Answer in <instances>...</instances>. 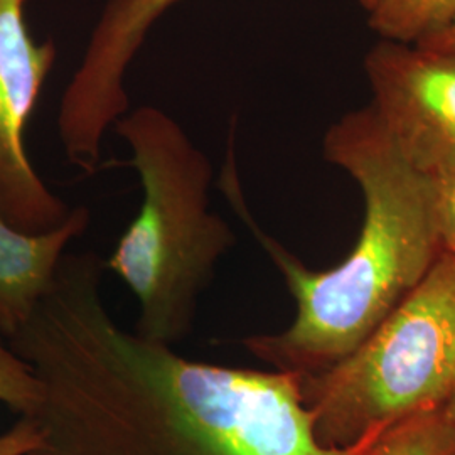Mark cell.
Listing matches in <instances>:
<instances>
[{
    "label": "cell",
    "instance_id": "obj_1",
    "mask_svg": "<svg viewBox=\"0 0 455 455\" xmlns=\"http://www.w3.org/2000/svg\"><path fill=\"white\" fill-rule=\"evenodd\" d=\"M105 261L66 253L7 338L39 383L29 455H366L387 428L325 447L300 374L228 368L129 332L101 295Z\"/></svg>",
    "mask_w": 455,
    "mask_h": 455
},
{
    "label": "cell",
    "instance_id": "obj_2",
    "mask_svg": "<svg viewBox=\"0 0 455 455\" xmlns=\"http://www.w3.org/2000/svg\"><path fill=\"white\" fill-rule=\"evenodd\" d=\"M323 147L325 159L356 180L364 199L358 242L329 270H310L259 227L240 184L233 127L218 180L297 304L285 331L244 338V349L274 370L300 376L323 373L353 355L442 253L430 182L402 156L370 107L331 125Z\"/></svg>",
    "mask_w": 455,
    "mask_h": 455
},
{
    "label": "cell",
    "instance_id": "obj_3",
    "mask_svg": "<svg viewBox=\"0 0 455 455\" xmlns=\"http://www.w3.org/2000/svg\"><path fill=\"white\" fill-rule=\"evenodd\" d=\"M115 132L132 148L142 204L105 268L135 295V332L172 346L195 323L201 293L236 243L227 221L210 210L212 165L180 124L144 105L122 115Z\"/></svg>",
    "mask_w": 455,
    "mask_h": 455
},
{
    "label": "cell",
    "instance_id": "obj_4",
    "mask_svg": "<svg viewBox=\"0 0 455 455\" xmlns=\"http://www.w3.org/2000/svg\"><path fill=\"white\" fill-rule=\"evenodd\" d=\"M325 447L440 408L455 388V257L440 253L422 282L341 363L300 376Z\"/></svg>",
    "mask_w": 455,
    "mask_h": 455
},
{
    "label": "cell",
    "instance_id": "obj_5",
    "mask_svg": "<svg viewBox=\"0 0 455 455\" xmlns=\"http://www.w3.org/2000/svg\"><path fill=\"white\" fill-rule=\"evenodd\" d=\"M54 61V43L29 33L24 0H0V220L29 235L61 227L73 212L37 176L24 139Z\"/></svg>",
    "mask_w": 455,
    "mask_h": 455
},
{
    "label": "cell",
    "instance_id": "obj_6",
    "mask_svg": "<svg viewBox=\"0 0 455 455\" xmlns=\"http://www.w3.org/2000/svg\"><path fill=\"white\" fill-rule=\"evenodd\" d=\"M370 108L417 171L455 165V52L381 39L364 58Z\"/></svg>",
    "mask_w": 455,
    "mask_h": 455
},
{
    "label": "cell",
    "instance_id": "obj_7",
    "mask_svg": "<svg viewBox=\"0 0 455 455\" xmlns=\"http://www.w3.org/2000/svg\"><path fill=\"white\" fill-rule=\"evenodd\" d=\"M180 0H108L66 86L58 133L66 159L84 174L101 167L108 129L129 112L125 76L150 28Z\"/></svg>",
    "mask_w": 455,
    "mask_h": 455
},
{
    "label": "cell",
    "instance_id": "obj_8",
    "mask_svg": "<svg viewBox=\"0 0 455 455\" xmlns=\"http://www.w3.org/2000/svg\"><path fill=\"white\" fill-rule=\"evenodd\" d=\"M90 227V210L73 208L61 227L29 235L0 220V334L24 324L56 275L66 248Z\"/></svg>",
    "mask_w": 455,
    "mask_h": 455
},
{
    "label": "cell",
    "instance_id": "obj_9",
    "mask_svg": "<svg viewBox=\"0 0 455 455\" xmlns=\"http://www.w3.org/2000/svg\"><path fill=\"white\" fill-rule=\"evenodd\" d=\"M374 33L396 43H422L455 24V0H371Z\"/></svg>",
    "mask_w": 455,
    "mask_h": 455
},
{
    "label": "cell",
    "instance_id": "obj_10",
    "mask_svg": "<svg viewBox=\"0 0 455 455\" xmlns=\"http://www.w3.org/2000/svg\"><path fill=\"white\" fill-rule=\"evenodd\" d=\"M366 455H455V425L442 408L388 425Z\"/></svg>",
    "mask_w": 455,
    "mask_h": 455
},
{
    "label": "cell",
    "instance_id": "obj_11",
    "mask_svg": "<svg viewBox=\"0 0 455 455\" xmlns=\"http://www.w3.org/2000/svg\"><path fill=\"white\" fill-rule=\"evenodd\" d=\"M39 402V383L31 368L5 346L0 334V403L22 415L33 413Z\"/></svg>",
    "mask_w": 455,
    "mask_h": 455
},
{
    "label": "cell",
    "instance_id": "obj_12",
    "mask_svg": "<svg viewBox=\"0 0 455 455\" xmlns=\"http://www.w3.org/2000/svg\"><path fill=\"white\" fill-rule=\"evenodd\" d=\"M427 180L430 182L440 248L455 257V165L427 176Z\"/></svg>",
    "mask_w": 455,
    "mask_h": 455
},
{
    "label": "cell",
    "instance_id": "obj_13",
    "mask_svg": "<svg viewBox=\"0 0 455 455\" xmlns=\"http://www.w3.org/2000/svg\"><path fill=\"white\" fill-rule=\"evenodd\" d=\"M41 430L31 417L22 415L12 428L0 434V455H29L41 445Z\"/></svg>",
    "mask_w": 455,
    "mask_h": 455
},
{
    "label": "cell",
    "instance_id": "obj_14",
    "mask_svg": "<svg viewBox=\"0 0 455 455\" xmlns=\"http://www.w3.org/2000/svg\"><path fill=\"white\" fill-rule=\"evenodd\" d=\"M420 44H427V46H432V48L455 52V24H452L451 28H447L445 31L425 39Z\"/></svg>",
    "mask_w": 455,
    "mask_h": 455
},
{
    "label": "cell",
    "instance_id": "obj_15",
    "mask_svg": "<svg viewBox=\"0 0 455 455\" xmlns=\"http://www.w3.org/2000/svg\"><path fill=\"white\" fill-rule=\"evenodd\" d=\"M440 408H442L443 413L449 417V420L455 425V388L451 391V395L447 396V400L443 402V405Z\"/></svg>",
    "mask_w": 455,
    "mask_h": 455
},
{
    "label": "cell",
    "instance_id": "obj_16",
    "mask_svg": "<svg viewBox=\"0 0 455 455\" xmlns=\"http://www.w3.org/2000/svg\"><path fill=\"white\" fill-rule=\"evenodd\" d=\"M370 2H371V0H359V4H361V7H363V9H364V11H366V9H368V7H370Z\"/></svg>",
    "mask_w": 455,
    "mask_h": 455
}]
</instances>
